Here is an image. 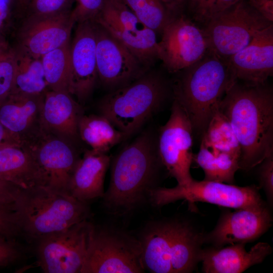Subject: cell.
Here are the masks:
<instances>
[{
  "label": "cell",
  "mask_w": 273,
  "mask_h": 273,
  "mask_svg": "<svg viewBox=\"0 0 273 273\" xmlns=\"http://www.w3.org/2000/svg\"><path fill=\"white\" fill-rule=\"evenodd\" d=\"M175 73L173 99L187 114L194 136H202L225 94L237 80L228 60L209 50L200 60Z\"/></svg>",
  "instance_id": "3957f363"
},
{
  "label": "cell",
  "mask_w": 273,
  "mask_h": 273,
  "mask_svg": "<svg viewBox=\"0 0 273 273\" xmlns=\"http://www.w3.org/2000/svg\"><path fill=\"white\" fill-rule=\"evenodd\" d=\"M171 92L172 84L163 75L145 73L104 97L99 110L125 139L161 108Z\"/></svg>",
  "instance_id": "5b68a950"
},
{
  "label": "cell",
  "mask_w": 273,
  "mask_h": 273,
  "mask_svg": "<svg viewBox=\"0 0 273 273\" xmlns=\"http://www.w3.org/2000/svg\"><path fill=\"white\" fill-rule=\"evenodd\" d=\"M44 95L12 93L0 103V122L22 142L42 128Z\"/></svg>",
  "instance_id": "7402d4cb"
},
{
  "label": "cell",
  "mask_w": 273,
  "mask_h": 273,
  "mask_svg": "<svg viewBox=\"0 0 273 273\" xmlns=\"http://www.w3.org/2000/svg\"><path fill=\"white\" fill-rule=\"evenodd\" d=\"M228 62L236 80L252 84L267 82L273 75V24L260 31Z\"/></svg>",
  "instance_id": "ac0fdd59"
},
{
  "label": "cell",
  "mask_w": 273,
  "mask_h": 273,
  "mask_svg": "<svg viewBox=\"0 0 273 273\" xmlns=\"http://www.w3.org/2000/svg\"><path fill=\"white\" fill-rule=\"evenodd\" d=\"M92 224L84 220L37 240V263L43 272L80 273Z\"/></svg>",
  "instance_id": "8fae6325"
},
{
  "label": "cell",
  "mask_w": 273,
  "mask_h": 273,
  "mask_svg": "<svg viewBox=\"0 0 273 273\" xmlns=\"http://www.w3.org/2000/svg\"><path fill=\"white\" fill-rule=\"evenodd\" d=\"M95 23H78L70 46L69 93L78 102L85 101L91 95L98 78Z\"/></svg>",
  "instance_id": "e0dca14e"
},
{
  "label": "cell",
  "mask_w": 273,
  "mask_h": 273,
  "mask_svg": "<svg viewBox=\"0 0 273 273\" xmlns=\"http://www.w3.org/2000/svg\"><path fill=\"white\" fill-rule=\"evenodd\" d=\"M271 24L246 0H241L212 16L202 28L208 50L228 60Z\"/></svg>",
  "instance_id": "52a82bcc"
},
{
  "label": "cell",
  "mask_w": 273,
  "mask_h": 273,
  "mask_svg": "<svg viewBox=\"0 0 273 273\" xmlns=\"http://www.w3.org/2000/svg\"><path fill=\"white\" fill-rule=\"evenodd\" d=\"M110 162L111 158L107 153L87 150L73 171L69 184V195L87 203L102 198L105 193V176Z\"/></svg>",
  "instance_id": "603a6c76"
},
{
  "label": "cell",
  "mask_w": 273,
  "mask_h": 273,
  "mask_svg": "<svg viewBox=\"0 0 273 273\" xmlns=\"http://www.w3.org/2000/svg\"><path fill=\"white\" fill-rule=\"evenodd\" d=\"M15 51L5 40L0 41V103L12 93L15 75Z\"/></svg>",
  "instance_id": "1f68e13d"
},
{
  "label": "cell",
  "mask_w": 273,
  "mask_h": 273,
  "mask_svg": "<svg viewBox=\"0 0 273 273\" xmlns=\"http://www.w3.org/2000/svg\"><path fill=\"white\" fill-rule=\"evenodd\" d=\"M145 271L138 238L122 231L92 224L80 273H142Z\"/></svg>",
  "instance_id": "8992f818"
},
{
  "label": "cell",
  "mask_w": 273,
  "mask_h": 273,
  "mask_svg": "<svg viewBox=\"0 0 273 273\" xmlns=\"http://www.w3.org/2000/svg\"><path fill=\"white\" fill-rule=\"evenodd\" d=\"M245 243L230 245L226 247L202 249L200 262L205 273H240L251 266L263 262L272 251L267 243L259 242L249 251L245 249Z\"/></svg>",
  "instance_id": "ffe728a7"
},
{
  "label": "cell",
  "mask_w": 273,
  "mask_h": 273,
  "mask_svg": "<svg viewBox=\"0 0 273 273\" xmlns=\"http://www.w3.org/2000/svg\"><path fill=\"white\" fill-rule=\"evenodd\" d=\"M71 10L51 16L31 17L20 20L14 47L41 58L49 52L70 42L75 21Z\"/></svg>",
  "instance_id": "9a60e30c"
},
{
  "label": "cell",
  "mask_w": 273,
  "mask_h": 273,
  "mask_svg": "<svg viewBox=\"0 0 273 273\" xmlns=\"http://www.w3.org/2000/svg\"><path fill=\"white\" fill-rule=\"evenodd\" d=\"M259 186L240 187L214 181L195 179L185 186L157 187L149 194V201L159 207L179 200L189 206L197 202H206L235 209L260 207L267 205L259 193Z\"/></svg>",
  "instance_id": "ba28073f"
},
{
  "label": "cell",
  "mask_w": 273,
  "mask_h": 273,
  "mask_svg": "<svg viewBox=\"0 0 273 273\" xmlns=\"http://www.w3.org/2000/svg\"><path fill=\"white\" fill-rule=\"evenodd\" d=\"M201 144L214 153H227L240 160L239 142L229 120L219 108L210 120L201 136Z\"/></svg>",
  "instance_id": "4316f807"
},
{
  "label": "cell",
  "mask_w": 273,
  "mask_h": 273,
  "mask_svg": "<svg viewBox=\"0 0 273 273\" xmlns=\"http://www.w3.org/2000/svg\"><path fill=\"white\" fill-rule=\"evenodd\" d=\"M72 0H17V14L22 20L31 17L47 16L70 10Z\"/></svg>",
  "instance_id": "4dcf8cb0"
},
{
  "label": "cell",
  "mask_w": 273,
  "mask_h": 273,
  "mask_svg": "<svg viewBox=\"0 0 273 273\" xmlns=\"http://www.w3.org/2000/svg\"><path fill=\"white\" fill-rule=\"evenodd\" d=\"M11 5L14 2H17V0H6Z\"/></svg>",
  "instance_id": "7bdbcfd3"
},
{
  "label": "cell",
  "mask_w": 273,
  "mask_h": 273,
  "mask_svg": "<svg viewBox=\"0 0 273 273\" xmlns=\"http://www.w3.org/2000/svg\"><path fill=\"white\" fill-rule=\"evenodd\" d=\"M20 188L12 183L0 179V204L12 206Z\"/></svg>",
  "instance_id": "74e56055"
},
{
  "label": "cell",
  "mask_w": 273,
  "mask_h": 273,
  "mask_svg": "<svg viewBox=\"0 0 273 273\" xmlns=\"http://www.w3.org/2000/svg\"><path fill=\"white\" fill-rule=\"evenodd\" d=\"M171 12L180 8L187 0H160Z\"/></svg>",
  "instance_id": "b9f144b4"
},
{
  "label": "cell",
  "mask_w": 273,
  "mask_h": 273,
  "mask_svg": "<svg viewBox=\"0 0 273 273\" xmlns=\"http://www.w3.org/2000/svg\"><path fill=\"white\" fill-rule=\"evenodd\" d=\"M13 210L21 235L36 241L51 234L87 220V203L46 187L20 188Z\"/></svg>",
  "instance_id": "277c9868"
},
{
  "label": "cell",
  "mask_w": 273,
  "mask_h": 273,
  "mask_svg": "<svg viewBox=\"0 0 273 273\" xmlns=\"http://www.w3.org/2000/svg\"><path fill=\"white\" fill-rule=\"evenodd\" d=\"M73 145L43 127L22 143L44 171L46 187L54 192L69 195L70 180L80 159Z\"/></svg>",
  "instance_id": "7c38bea8"
},
{
  "label": "cell",
  "mask_w": 273,
  "mask_h": 273,
  "mask_svg": "<svg viewBox=\"0 0 273 273\" xmlns=\"http://www.w3.org/2000/svg\"><path fill=\"white\" fill-rule=\"evenodd\" d=\"M111 162L109 188L102 198L111 212L125 214L149 201L161 166L157 141L144 132L126 146Z\"/></svg>",
  "instance_id": "7a4b0ae2"
},
{
  "label": "cell",
  "mask_w": 273,
  "mask_h": 273,
  "mask_svg": "<svg viewBox=\"0 0 273 273\" xmlns=\"http://www.w3.org/2000/svg\"><path fill=\"white\" fill-rule=\"evenodd\" d=\"M193 136L187 114L173 99L169 119L160 128L157 146L163 166L180 186H185L194 179L190 170L194 157Z\"/></svg>",
  "instance_id": "9c48e42d"
},
{
  "label": "cell",
  "mask_w": 273,
  "mask_h": 273,
  "mask_svg": "<svg viewBox=\"0 0 273 273\" xmlns=\"http://www.w3.org/2000/svg\"><path fill=\"white\" fill-rule=\"evenodd\" d=\"M21 255L20 248L14 240L0 236V267L7 266L15 262Z\"/></svg>",
  "instance_id": "8d00e7d4"
},
{
  "label": "cell",
  "mask_w": 273,
  "mask_h": 273,
  "mask_svg": "<svg viewBox=\"0 0 273 273\" xmlns=\"http://www.w3.org/2000/svg\"><path fill=\"white\" fill-rule=\"evenodd\" d=\"M162 33L159 59L170 72L175 73L192 65L208 51L203 29L184 16L173 17Z\"/></svg>",
  "instance_id": "4fadbf2b"
},
{
  "label": "cell",
  "mask_w": 273,
  "mask_h": 273,
  "mask_svg": "<svg viewBox=\"0 0 273 273\" xmlns=\"http://www.w3.org/2000/svg\"><path fill=\"white\" fill-rule=\"evenodd\" d=\"M225 211L214 228L204 234V243L212 247L254 241L271 227L272 217L267 205Z\"/></svg>",
  "instance_id": "2e32d148"
},
{
  "label": "cell",
  "mask_w": 273,
  "mask_h": 273,
  "mask_svg": "<svg viewBox=\"0 0 273 273\" xmlns=\"http://www.w3.org/2000/svg\"><path fill=\"white\" fill-rule=\"evenodd\" d=\"M10 5L6 0H0V41L6 30L10 17Z\"/></svg>",
  "instance_id": "60d3db41"
},
{
  "label": "cell",
  "mask_w": 273,
  "mask_h": 273,
  "mask_svg": "<svg viewBox=\"0 0 273 273\" xmlns=\"http://www.w3.org/2000/svg\"><path fill=\"white\" fill-rule=\"evenodd\" d=\"M70 46V42L67 43L49 52L41 58L49 90L69 93Z\"/></svg>",
  "instance_id": "f1b7e54d"
},
{
  "label": "cell",
  "mask_w": 273,
  "mask_h": 273,
  "mask_svg": "<svg viewBox=\"0 0 273 273\" xmlns=\"http://www.w3.org/2000/svg\"><path fill=\"white\" fill-rule=\"evenodd\" d=\"M79 138L92 150L106 153L123 141V134L104 116L82 115L78 125Z\"/></svg>",
  "instance_id": "d4e9b609"
},
{
  "label": "cell",
  "mask_w": 273,
  "mask_h": 273,
  "mask_svg": "<svg viewBox=\"0 0 273 273\" xmlns=\"http://www.w3.org/2000/svg\"><path fill=\"white\" fill-rule=\"evenodd\" d=\"M94 21L123 44L145 67L159 59L156 32L144 25L123 3L105 0Z\"/></svg>",
  "instance_id": "30bf717a"
},
{
  "label": "cell",
  "mask_w": 273,
  "mask_h": 273,
  "mask_svg": "<svg viewBox=\"0 0 273 273\" xmlns=\"http://www.w3.org/2000/svg\"><path fill=\"white\" fill-rule=\"evenodd\" d=\"M21 235L12 206L0 204V236L14 240Z\"/></svg>",
  "instance_id": "e575fe53"
},
{
  "label": "cell",
  "mask_w": 273,
  "mask_h": 273,
  "mask_svg": "<svg viewBox=\"0 0 273 273\" xmlns=\"http://www.w3.org/2000/svg\"><path fill=\"white\" fill-rule=\"evenodd\" d=\"M241 0H189L193 18L203 25L213 16Z\"/></svg>",
  "instance_id": "d6a6232c"
},
{
  "label": "cell",
  "mask_w": 273,
  "mask_h": 273,
  "mask_svg": "<svg viewBox=\"0 0 273 273\" xmlns=\"http://www.w3.org/2000/svg\"><path fill=\"white\" fill-rule=\"evenodd\" d=\"M239 159L224 153H214L200 144L193 161L204 172V180L234 184L235 175L240 169Z\"/></svg>",
  "instance_id": "83f0119b"
},
{
  "label": "cell",
  "mask_w": 273,
  "mask_h": 273,
  "mask_svg": "<svg viewBox=\"0 0 273 273\" xmlns=\"http://www.w3.org/2000/svg\"><path fill=\"white\" fill-rule=\"evenodd\" d=\"M260 15L273 23V0H246Z\"/></svg>",
  "instance_id": "f35d334b"
},
{
  "label": "cell",
  "mask_w": 273,
  "mask_h": 273,
  "mask_svg": "<svg viewBox=\"0 0 273 273\" xmlns=\"http://www.w3.org/2000/svg\"><path fill=\"white\" fill-rule=\"evenodd\" d=\"M219 108L239 142L240 169L250 170L273 154V88L270 84L236 81L225 94Z\"/></svg>",
  "instance_id": "6da1fadb"
},
{
  "label": "cell",
  "mask_w": 273,
  "mask_h": 273,
  "mask_svg": "<svg viewBox=\"0 0 273 273\" xmlns=\"http://www.w3.org/2000/svg\"><path fill=\"white\" fill-rule=\"evenodd\" d=\"M178 220L154 221L145 228L138 239L145 270L152 273H172L171 262Z\"/></svg>",
  "instance_id": "d6986e66"
},
{
  "label": "cell",
  "mask_w": 273,
  "mask_h": 273,
  "mask_svg": "<svg viewBox=\"0 0 273 273\" xmlns=\"http://www.w3.org/2000/svg\"><path fill=\"white\" fill-rule=\"evenodd\" d=\"M71 14L75 23L94 21L101 12L105 0H75Z\"/></svg>",
  "instance_id": "836d02e7"
},
{
  "label": "cell",
  "mask_w": 273,
  "mask_h": 273,
  "mask_svg": "<svg viewBox=\"0 0 273 273\" xmlns=\"http://www.w3.org/2000/svg\"><path fill=\"white\" fill-rule=\"evenodd\" d=\"M0 179L21 188L46 187L47 183L44 171L22 145L0 149Z\"/></svg>",
  "instance_id": "cb8c5ba5"
},
{
  "label": "cell",
  "mask_w": 273,
  "mask_h": 273,
  "mask_svg": "<svg viewBox=\"0 0 273 273\" xmlns=\"http://www.w3.org/2000/svg\"><path fill=\"white\" fill-rule=\"evenodd\" d=\"M123 3L147 27L161 32L174 16L160 0H123Z\"/></svg>",
  "instance_id": "f546056e"
},
{
  "label": "cell",
  "mask_w": 273,
  "mask_h": 273,
  "mask_svg": "<svg viewBox=\"0 0 273 273\" xmlns=\"http://www.w3.org/2000/svg\"><path fill=\"white\" fill-rule=\"evenodd\" d=\"M80 105L67 92L49 90L44 95L41 124L48 131L74 144L79 138Z\"/></svg>",
  "instance_id": "44dd1931"
},
{
  "label": "cell",
  "mask_w": 273,
  "mask_h": 273,
  "mask_svg": "<svg viewBox=\"0 0 273 273\" xmlns=\"http://www.w3.org/2000/svg\"><path fill=\"white\" fill-rule=\"evenodd\" d=\"M16 70L12 93L43 95L49 88L41 58L34 57L14 47Z\"/></svg>",
  "instance_id": "484cf974"
},
{
  "label": "cell",
  "mask_w": 273,
  "mask_h": 273,
  "mask_svg": "<svg viewBox=\"0 0 273 273\" xmlns=\"http://www.w3.org/2000/svg\"><path fill=\"white\" fill-rule=\"evenodd\" d=\"M110 1H115V2H123V0H110Z\"/></svg>",
  "instance_id": "ee69618b"
},
{
  "label": "cell",
  "mask_w": 273,
  "mask_h": 273,
  "mask_svg": "<svg viewBox=\"0 0 273 273\" xmlns=\"http://www.w3.org/2000/svg\"><path fill=\"white\" fill-rule=\"evenodd\" d=\"M94 23L98 78L102 84L114 90L144 74L145 66L123 44Z\"/></svg>",
  "instance_id": "5bb4252c"
},
{
  "label": "cell",
  "mask_w": 273,
  "mask_h": 273,
  "mask_svg": "<svg viewBox=\"0 0 273 273\" xmlns=\"http://www.w3.org/2000/svg\"><path fill=\"white\" fill-rule=\"evenodd\" d=\"M21 146L20 139L9 130L0 122V149L10 146Z\"/></svg>",
  "instance_id": "ab89813d"
},
{
  "label": "cell",
  "mask_w": 273,
  "mask_h": 273,
  "mask_svg": "<svg viewBox=\"0 0 273 273\" xmlns=\"http://www.w3.org/2000/svg\"><path fill=\"white\" fill-rule=\"evenodd\" d=\"M258 166L259 187L263 189L271 205L273 200V154L266 157Z\"/></svg>",
  "instance_id": "d590c367"
}]
</instances>
